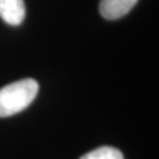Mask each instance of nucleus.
Listing matches in <instances>:
<instances>
[{
  "label": "nucleus",
  "mask_w": 159,
  "mask_h": 159,
  "mask_svg": "<svg viewBox=\"0 0 159 159\" xmlns=\"http://www.w3.org/2000/svg\"><path fill=\"white\" fill-rule=\"evenodd\" d=\"M39 84L32 78L17 80L0 89V118L21 112L34 100Z\"/></svg>",
  "instance_id": "1"
},
{
  "label": "nucleus",
  "mask_w": 159,
  "mask_h": 159,
  "mask_svg": "<svg viewBox=\"0 0 159 159\" xmlns=\"http://www.w3.org/2000/svg\"><path fill=\"white\" fill-rule=\"evenodd\" d=\"M138 0H100L99 12L107 20H117L134 7Z\"/></svg>",
  "instance_id": "2"
},
{
  "label": "nucleus",
  "mask_w": 159,
  "mask_h": 159,
  "mask_svg": "<svg viewBox=\"0 0 159 159\" xmlns=\"http://www.w3.org/2000/svg\"><path fill=\"white\" fill-rule=\"evenodd\" d=\"M24 0H0V18L8 25L18 26L25 19Z\"/></svg>",
  "instance_id": "3"
},
{
  "label": "nucleus",
  "mask_w": 159,
  "mask_h": 159,
  "mask_svg": "<svg viewBox=\"0 0 159 159\" xmlns=\"http://www.w3.org/2000/svg\"><path fill=\"white\" fill-rule=\"evenodd\" d=\"M80 159H124V156L118 148L112 146H102L84 154Z\"/></svg>",
  "instance_id": "4"
}]
</instances>
